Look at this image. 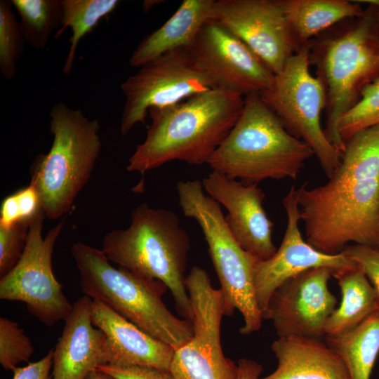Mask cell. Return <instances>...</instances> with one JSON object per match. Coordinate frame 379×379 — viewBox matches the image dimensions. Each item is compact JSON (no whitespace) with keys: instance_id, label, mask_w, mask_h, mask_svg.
<instances>
[{"instance_id":"27","label":"cell","mask_w":379,"mask_h":379,"mask_svg":"<svg viewBox=\"0 0 379 379\" xmlns=\"http://www.w3.org/2000/svg\"><path fill=\"white\" fill-rule=\"evenodd\" d=\"M12 7L11 1H0V72L8 81L16 76L17 62L26 42Z\"/></svg>"},{"instance_id":"17","label":"cell","mask_w":379,"mask_h":379,"mask_svg":"<svg viewBox=\"0 0 379 379\" xmlns=\"http://www.w3.org/2000/svg\"><path fill=\"white\" fill-rule=\"evenodd\" d=\"M201 182L206 194L227 209L225 221L239 245L260 260L272 257L277 250L272 237L274 225L264 209L261 188L215 171Z\"/></svg>"},{"instance_id":"15","label":"cell","mask_w":379,"mask_h":379,"mask_svg":"<svg viewBox=\"0 0 379 379\" xmlns=\"http://www.w3.org/2000/svg\"><path fill=\"white\" fill-rule=\"evenodd\" d=\"M326 267L306 270L282 284L272 294L264 319L271 320L279 338L325 336L326 323L337 307Z\"/></svg>"},{"instance_id":"10","label":"cell","mask_w":379,"mask_h":379,"mask_svg":"<svg viewBox=\"0 0 379 379\" xmlns=\"http://www.w3.org/2000/svg\"><path fill=\"white\" fill-rule=\"evenodd\" d=\"M44 211L29 226L23 252L13 268L0 279V298L24 302L29 312L48 326L65 320L72 309L52 269L57 239L65 223L61 219L42 237Z\"/></svg>"},{"instance_id":"2","label":"cell","mask_w":379,"mask_h":379,"mask_svg":"<svg viewBox=\"0 0 379 379\" xmlns=\"http://www.w3.org/2000/svg\"><path fill=\"white\" fill-rule=\"evenodd\" d=\"M245 97L215 88L174 105L149 110L152 124L128 160L129 172L144 173L171 161L207 164L239 118Z\"/></svg>"},{"instance_id":"7","label":"cell","mask_w":379,"mask_h":379,"mask_svg":"<svg viewBox=\"0 0 379 379\" xmlns=\"http://www.w3.org/2000/svg\"><path fill=\"white\" fill-rule=\"evenodd\" d=\"M51 147L36 157L30 167V183L39 194L46 217L58 219L72 208L88 182L101 151L100 126L79 109L62 102L50 113Z\"/></svg>"},{"instance_id":"20","label":"cell","mask_w":379,"mask_h":379,"mask_svg":"<svg viewBox=\"0 0 379 379\" xmlns=\"http://www.w3.org/2000/svg\"><path fill=\"white\" fill-rule=\"evenodd\" d=\"M271 349L277 368L260 379H351L342 359L320 338H278Z\"/></svg>"},{"instance_id":"32","label":"cell","mask_w":379,"mask_h":379,"mask_svg":"<svg viewBox=\"0 0 379 379\" xmlns=\"http://www.w3.org/2000/svg\"><path fill=\"white\" fill-rule=\"evenodd\" d=\"M342 252L354 261L363 271L379 302V249L352 244L348 245Z\"/></svg>"},{"instance_id":"14","label":"cell","mask_w":379,"mask_h":379,"mask_svg":"<svg viewBox=\"0 0 379 379\" xmlns=\"http://www.w3.org/2000/svg\"><path fill=\"white\" fill-rule=\"evenodd\" d=\"M287 225L282 242L272 257L258 260L253 272L255 298L262 317L274 292L285 281L312 268L326 267L333 277L358 267L343 252L338 254L322 253L305 241L299 221L298 189L291 186L283 199Z\"/></svg>"},{"instance_id":"23","label":"cell","mask_w":379,"mask_h":379,"mask_svg":"<svg viewBox=\"0 0 379 379\" xmlns=\"http://www.w3.org/2000/svg\"><path fill=\"white\" fill-rule=\"evenodd\" d=\"M335 278L338 280L342 298L339 306L326 323L325 336L337 335L354 328L379 309L375 292L359 266L343 272Z\"/></svg>"},{"instance_id":"36","label":"cell","mask_w":379,"mask_h":379,"mask_svg":"<svg viewBox=\"0 0 379 379\" xmlns=\"http://www.w3.org/2000/svg\"><path fill=\"white\" fill-rule=\"evenodd\" d=\"M86 379H116L111 375L98 369L91 372Z\"/></svg>"},{"instance_id":"29","label":"cell","mask_w":379,"mask_h":379,"mask_svg":"<svg viewBox=\"0 0 379 379\" xmlns=\"http://www.w3.org/2000/svg\"><path fill=\"white\" fill-rule=\"evenodd\" d=\"M34 352L30 339L18 324L8 318H0V364L6 371H13L28 361Z\"/></svg>"},{"instance_id":"8","label":"cell","mask_w":379,"mask_h":379,"mask_svg":"<svg viewBox=\"0 0 379 379\" xmlns=\"http://www.w3.org/2000/svg\"><path fill=\"white\" fill-rule=\"evenodd\" d=\"M178 203L185 216L194 219L208 244L224 300L225 315L238 310L244 324L243 335L258 331L263 317L258 305L253 272L260 259L245 251L232 234L220 204L204 192L199 180L179 181L176 186Z\"/></svg>"},{"instance_id":"24","label":"cell","mask_w":379,"mask_h":379,"mask_svg":"<svg viewBox=\"0 0 379 379\" xmlns=\"http://www.w3.org/2000/svg\"><path fill=\"white\" fill-rule=\"evenodd\" d=\"M342 359L351 379H371L379 354V309L354 328L324 337Z\"/></svg>"},{"instance_id":"11","label":"cell","mask_w":379,"mask_h":379,"mask_svg":"<svg viewBox=\"0 0 379 379\" xmlns=\"http://www.w3.org/2000/svg\"><path fill=\"white\" fill-rule=\"evenodd\" d=\"M185 285L191 301L194 333L175 350L169 373L173 379H237V364L227 358L220 341L225 315L221 290L212 286L206 270L193 267Z\"/></svg>"},{"instance_id":"26","label":"cell","mask_w":379,"mask_h":379,"mask_svg":"<svg viewBox=\"0 0 379 379\" xmlns=\"http://www.w3.org/2000/svg\"><path fill=\"white\" fill-rule=\"evenodd\" d=\"M20 18L25 41L32 48H44L62 19V0H11Z\"/></svg>"},{"instance_id":"6","label":"cell","mask_w":379,"mask_h":379,"mask_svg":"<svg viewBox=\"0 0 379 379\" xmlns=\"http://www.w3.org/2000/svg\"><path fill=\"white\" fill-rule=\"evenodd\" d=\"M71 253L85 295L100 301L151 336L176 350L194 333L192 322L175 317L162 297L161 281L113 267L102 250L77 242Z\"/></svg>"},{"instance_id":"9","label":"cell","mask_w":379,"mask_h":379,"mask_svg":"<svg viewBox=\"0 0 379 379\" xmlns=\"http://www.w3.org/2000/svg\"><path fill=\"white\" fill-rule=\"evenodd\" d=\"M309 51L303 46L274 74L272 85L260 94L285 129L313 151L328 178L339 166L341 154L331 144L321 124L326 105L323 85L310 71Z\"/></svg>"},{"instance_id":"30","label":"cell","mask_w":379,"mask_h":379,"mask_svg":"<svg viewBox=\"0 0 379 379\" xmlns=\"http://www.w3.org/2000/svg\"><path fill=\"white\" fill-rule=\"evenodd\" d=\"M42 211L39 194L29 184L3 199L0 208V227H9L22 221L32 222Z\"/></svg>"},{"instance_id":"34","label":"cell","mask_w":379,"mask_h":379,"mask_svg":"<svg viewBox=\"0 0 379 379\" xmlns=\"http://www.w3.org/2000/svg\"><path fill=\"white\" fill-rule=\"evenodd\" d=\"M52 366L53 349L40 360L13 369V379H52Z\"/></svg>"},{"instance_id":"22","label":"cell","mask_w":379,"mask_h":379,"mask_svg":"<svg viewBox=\"0 0 379 379\" xmlns=\"http://www.w3.org/2000/svg\"><path fill=\"white\" fill-rule=\"evenodd\" d=\"M300 47L338 22L362 14L359 1L347 0H279Z\"/></svg>"},{"instance_id":"37","label":"cell","mask_w":379,"mask_h":379,"mask_svg":"<svg viewBox=\"0 0 379 379\" xmlns=\"http://www.w3.org/2000/svg\"><path fill=\"white\" fill-rule=\"evenodd\" d=\"M160 1H145L143 5L144 10H149L152 6H154L157 2H159Z\"/></svg>"},{"instance_id":"5","label":"cell","mask_w":379,"mask_h":379,"mask_svg":"<svg viewBox=\"0 0 379 379\" xmlns=\"http://www.w3.org/2000/svg\"><path fill=\"white\" fill-rule=\"evenodd\" d=\"M190 248L189 235L175 213L142 203L132 211L127 228L104 237L102 251L118 266L164 283L178 314L192 322L185 276Z\"/></svg>"},{"instance_id":"18","label":"cell","mask_w":379,"mask_h":379,"mask_svg":"<svg viewBox=\"0 0 379 379\" xmlns=\"http://www.w3.org/2000/svg\"><path fill=\"white\" fill-rule=\"evenodd\" d=\"M93 300L79 298L65 321L63 330L53 349L52 379H86L109 361L105 334L92 321Z\"/></svg>"},{"instance_id":"16","label":"cell","mask_w":379,"mask_h":379,"mask_svg":"<svg viewBox=\"0 0 379 379\" xmlns=\"http://www.w3.org/2000/svg\"><path fill=\"white\" fill-rule=\"evenodd\" d=\"M190 50L202 70L218 88L244 97L270 87L274 74L240 39L208 21Z\"/></svg>"},{"instance_id":"31","label":"cell","mask_w":379,"mask_h":379,"mask_svg":"<svg viewBox=\"0 0 379 379\" xmlns=\"http://www.w3.org/2000/svg\"><path fill=\"white\" fill-rule=\"evenodd\" d=\"M32 222L22 221L9 227H0L1 277L10 272L19 260Z\"/></svg>"},{"instance_id":"4","label":"cell","mask_w":379,"mask_h":379,"mask_svg":"<svg viewBox=\"0 0 379 379\" xmlns=\"http://www.w3.org/2000/svg\"><path fill=\"white\" fill-rule=\"evenodd\" d=\"M314 154L291 135L259 94L245 96L241 114L206 164L246 185L267 179L296 180Z\"/></svg>"},{"instance_id":"1","label":"cell","mask_w":379,"mask_h":379,"mask_svg":"<svg viewBox=\"0 0 379 379\" xmlns=\"http://www.w3.org/2000/svg\"><path fill=\"white\" fill-rule=\"evenodd\" d=\"M298 204L315 249L334 255L350 243L379 249V124L351 136L328 181L302 185Z\"/></svg>"},{"instance_id":"25","label":"cell","mask_w":379,"mask_h":379,"mask_svg":"<svg viewBox=\"0 0 379 379\" xmlns=\"http://www.w3.org/2000/svg\"><path fill=\"white\" fill-rule=\"evenodd\" d=\"M118 0H62V19L55 37L58 38L69 27L72 30L70 46L63 66L69 75L72 69L78 45L82 38L97 26L100 20L112 13Z\"/></svg>"},{"instance_id":"13","label":"cell","mask_w":379,"mask_h":379,"mask_svg":"<svg viewBox=\"0 0 379 379\" xmlns=\"http://www.w3.org/2000/svg\"><path fill=\"white\" fill-rule=\"evenodd\" d=\"M208 20L240 39L274 74L302 48L279 0H214Z\"/></svg>"},{"instance_id":"28","label":"cell","mask_w":379,"mask_h":379,"mask_svg":"<svg viewBox=\"0 0 379 379\" xmlns=\"http://www.w3.org/2000/svg\"><path fill=\"white\" fill-rule=\"evenodd\" d=\"M379 124V79L366 86L359 101L341 118L338 132L345 142L356 133Z\"/></svg>"},{"instance_id":"3","label":"cell","mask_w":379,"mask_h":379,"mask_svg":"<svg viewBox=\"0 0 379 379\" xmlns=\"http://www.w3.org/2000/svg\"><path fill=\"white\" fill-rule=\"evenodd\" d=\"M362 1L368 5L361 15L338 22L306 44L310 66L326 93L324 131L341 155L345 143L339 122L362 90L379 79V0Z\"/></svg>"},{"instance_id":"12","label":"cell","mask_w":379,"mask_h":379,"mask_svg":"<svg viewBox=\"0 0 379 379\" xmlns=\"http://www.w3.org/2000/svg\"><path fill=\"white\" fill-rule=\"evenodd\" d=\"M140 68L121 84L125 98L120 123L122 135L136 124H145L149 109L168 107L218 88L190 48L168 53Z\"/></svg>"},{"instance_id":"21","label":"cell","mask_w":379,"mask_h":379,"mask_svg":"<svg viewBox=\"0 0 379 379\" xmlns=\"http://www.w3.org/2000/svg\"><path fill=\"white\" fill-rule=\"evenodd\" d=\"M214 0H184L173 15L133 51L129 65L140 67L161 56L190 48L208 21Z\"/></svg>"},{"instance_id":"19","label":"cell","mask_w":379,"mask_h":379,"mask_svg":"<svg viewBox=\"0 0 379 379\" xmlns=\"http://www.w3.org/2000/svg\"><path fill=\"white\" fill-rule=\"evenodd\" d=\"M93 325L105 334L108 364L147 366L169 372L175 350L151 336L104 303L92 301Z\"/></svg>"},{"instance_id":"33","label":"cell","mask_w":379,"mask_h":379,"mask_svg":"<svg viewBox=\"0 0 379 379\" xmlns=\"http://www.w3.org/2000/svg\"><path fill=\"white\" fill-rule=\"evenodd\" d=\"M116 379H173L168 371L147 366H117L105 364L98 368Z\"/></svg>"},{"instance_id":"35","label":"cell","mask_w":379,"mask_h":379,"mask_svg":"<svg viewBox=\"0 0 379 379\" xmlns=\"http://www.w3.org/2000/svg\"><path fill=\"white\" fill-rule=\"evenodd\" d=\"M237 379H260L263 371L262 365L250 359L241 358L237 361Z\"/></svg>"}]
</instances>
